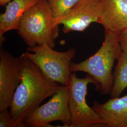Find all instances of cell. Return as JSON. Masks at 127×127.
I'll return each instance as SVG.
<instances>
[{
    "label": "cell",
    "instance_id": "1",
    "mask_svg": "<svg viewBox=\"0 0 127 127\" xmlns=\"http://www.w3.org/2000/svg\"><path fill=\"white\" fill-rule=\"evenodd\" d=\"M21 79L17 88L9 112L19 127H26L24 122L46 98L52 96L61 85L52 82L30 60L20 56Z\"/></svg>",
    "mask_w": 127,
    "mask_h": 127
},
{
    "label": "cell",
    "instance_id": "2",
    "mask_svg": "<svg viewBox=\"0 0 127 127\" xmlns=\"http://www.w3.org/2000/svg\"><path fill=\"white\" fill-rule=\"evenodd\" d=\"M123 52L119 35L105 32L104 41L99 49L85 60L79 63L72 61V73H87L96 82L95 88L101 95L110 94L113 86L112 70L115 60H118Z\"/></svg>",
    "mask_w": 127,
    "mask_h": 127
},
{
    "label": "cell",
    "instance_id": "3",
    "mask_svg": "<svg viewBox=\"0 0 127 127\" xmlns=\"http://www.w3.org/2000/svg\"><path fill=\"white\" fill-rule=\"evenodd\" d=\"M59 26L48 0H39L24 15L18 32L28 47L48 45L54 48Z\"/></svg>",
    "mask_w": 127,
    "mask_h": 127
},
{
    "label": "cell",
    "instance_id": "4",
    "mask_svg": "<svg viewBox=\"0 0 127 127\" xmlns=\"http://www.w3.org/2000/svg\"><path fill=\"white\" fill-rule=\"evenodd\" d=\"M48 45L28 47L22 55L38 67L46 77L64 86L70 84V65L76 53L72 48L65 52L55 50Z\"/></svg>",
    "mask_w": 127,
    "mask_h": 127
},
{
    "label": "cell",
    "instance_id": "5",
    "mask_svg": "<svg viewBox=\"0 0 127 127\" xmlns=\"http://www.w3.org/2000/svg\"><path fill=\"white\" fill-rule=\"evenodd\" d=\"M90 83L96 85L95 81L89 74H87L84 78H79L76 73H72L69 99L71 117L70 127L104 126L100 117L87 103V88Z\"/></svg>",
    "mask_w": 127,
    "mask_h": 127
},
{
    "label": "cell",
    "instance_id": "6",
    "mask_svg": "<svg viewBox=\"0 0 127 127\" xmlns=\"http://www.w3.org/2000/svg\"><path fill=\"white\" fill-rule=\"evenodd\" d=\"M70 85H62L47 103L32 111L24 123L26 127H51L50 123L60 121L64 127H70L71 117L69 108Z\"/></svg>",
    "mask_w": 127,
    "mask_h": 127
},
{
    "label": "cell",
    "instance_id": "7",
    "mask_svg": "<svg viewBox=\"0 0 127 127\" xmlns=\"http://www.w3.org/2000/svg\"><path fill=\"white\" fill-rule=\"evenodd\" d=\"M21 79L20 59L0 50V112L8 110Z\"/></svg>",
    "mask_w": 127,
    "mask_h": 127
},
{
    "label": "cell",
    "instance_id": "8",
    "mask_svg": "<svg viewBox=\"0 0 127 127\" xmlns=\"http://www.w3.org/2000/svg\"><path fill=\"white\" fill-rule=\"evenodd\" d=\"M101 14V0H80L57 25H63V32H83L91 23H98Z\"/></svg>",
    "mask_w": 127,
    "mask_h": 127
},
{
    "label": "cell",
    "instance_id": "9",
    "mask_svg": "<svg viewBox=\"0 0 127 127\" xmlns=\"http://www.w3.org/2000/svg\"><path fill=\"white\" fill-rule=\"evenodd\" d=\"M98 23L105 32L120 35L127 28V0H101Z\"/></svg>",
    "mask_w": 127,
    "mask_h": 127
},
{
    "label": "cell",
    "instance_id": "10",
    "mask_svg": "<svg viewBox=\"0 0 127 127\" xmlns=\"http://www.w3.org/2000/svg\"><path fill=\"white\" fill-rule=\"evenodd\" d=\"M92 108L104 127H127V95L111 98L103 104L94 101Z\"/></svg>",
    "mask_w": 127,
    "mask_h": 127
},
{
    "label": "cell",
    "instance_id": "11",
    "mask_svg": "<svg viewBox=\"0 0 127 127\" xmlns=\"http://www.w3.org/2000/svg\"><path fill=\"white\" fill-rule=\"evenodd\" d=\"M39 0H12L6 6L5 11L0 15V45L5 39L4 33L18 30L24 15Z\"/></svg>",
    "mask_w": 127,
    "mask_h": 127
},
{
    "label": "cell",
    "instance_id": "12",
    "mask_svg": "<svg viewBox=\"0 0 127 127\" xmlns=\"http://www.w3.org/2000/svg\"><path fill=\"white\" fill-rule=\"evenodd\" d=\"M113 73V86L111 98L119 97L127 88V51H123Z\"/></svg>",
    "mask_w": 127,
    "mask_h": 127
},
{
    "label": "cell",
    "instance_id": "13",
    "mask_svg": "<svg viewBox=\"0 0 127 127\" xmlns=\"http://www.w3.org/2000/svg\"><path fill=\"white\" fill-rule=\"evenodd\" d=\"M80 0H48L55 19L56 25H57V21L59 19L67 13Z\"/></svg>",
    "mask_w": 127,
    "mask_h": 127
},
{
    "label": "cell",
    "instance_id": "14",
    "mask_svg": "<svg viewBox=\"0 0 127 127\" xmlns=\"http://www.w3.org/2000/svg\"><path fill=\"white\" fill-rule=\"evenodd\" d=\"M0 127H19L11 118L9 110L0 112Z\"/></svg>",
    "mask_w": 127,
    "mask_h": 127
},
{
    "label": "cell",
    "instance_id": "15",
    "mask_svg": "<svg viewBox=\"0 0 127 127\" xmlns=\"http://www.w3.org/2000/svg\"><path fill=\"white\" fill-rule=\"evenodd\" d=\"M119 39L123 51H127V28L119 35Z\"/></svg>",
    "mask_w": 127,
    "mask_h": 127
},
{
    "label": "cell",
    "instance_id": "16",
    "mask_svg": "<svg viewBox=\"0 0 127 127\" xmlns=\"http://www.w3.org/2000/svg\"><path fill=\"white\" fill-rule=\"evenodd\" d=\"M11 0H0V5L2 6H4Z\"/></svg>",
    "mask_w": 127,
    "mask_h": 127
}]
</instances>
